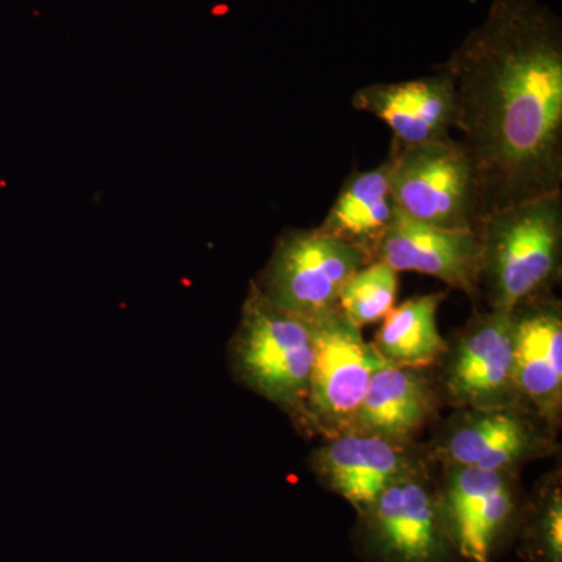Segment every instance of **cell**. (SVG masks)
Wrapping results in <instances>:
<instances>
[{
  "label": "cell",
  "instance_id": "52a82bcc",
  "mask_svg": "<svg viewBox=\"0 0 562 562\" xmlns=\"http://www.w3.org/2000/svg\"><path fill=\"white\" fill-rule=\"evenodd\" d=\"M314 358L308 395V436L336 438L355 430L373 373L383 364L372 342L339 308L310 322Z\"/></svg>",
  "mask_w": 562,
  "mask_h": 562
},
{
  "label": "cell",
  "instance_id": "5bb4252c",
  "mask_svg": "<svg viewBox=\"0 0 562 562\" xmlns=\"http://www.w3.org/2000/svg\"><path fill=\"white\" fill-rule=\"evenodd\" d=\"M351 105L383 121L397 146L450 138L457 122L453 80L441 66L419 79L368 85L355 92Z\"/></svg>",
  "mask_w": 562,
  "mask_h": 562
},
{
  "label": "cell",
  "instance_id": "277c9868",
  "mask_svg": "<svg viewBox=\"0 0 562 562\" xmlns=\"http://www.w3.org/2000/svg\"><path fill=\"white\" fill-rule=\"evenodd\" d=\"M386 165L395 209L405 216L432 227L479 232L482 188L461 140L392 144Z\"/></svg>",
  "mask_w": 562,
  "mask_h": 562
},
{
  "label": "cell",
  "instance_id": "30bf717a",
  "mask_svg": "<svg viewBox=\"0 0 562 562\" xmlns=\"http://www.w3.org/2000/svg\"><path fill=\"white\" fill-rule=\"evenodd\" d=\"M513 362L512 313H476L447 341L436 364L441 402L457 409L528 406L517 390Z\"/></svg>",
  "mask_w": 562,
  "mask_h": 562
},
{
  "label": "cell",
  "instance_id": "ba28073f",
  "mask_svg": "<svg viewBox=\"0 0 562 562\" xmlns=\"http://www.w3.org/2000/svg\"><path fill=\"white\" fill-rule=\"evenodd\" d=\"M430 462L517 473L557 452V431L528 406L457 409L424 449Z\"/></svg>",
  "mask_w": 562,
  "mask_h": 562
},
{
  "label": "cell",
  "instance_id": "ac0fdd59",
  "mask_svg": "<svg viewBox=\"0 0 562 562\" xmlns=\"http://www.w3.org/2000/svg\"><path fill=\"white\" fill-rule=\"evenodd\" d=\"M527 562H562V490L560 479H550L525 503L516 536Z\"/></svg>",
  "mask_w": 562,
  "mask_h": 562
},
{
  "label": "cell",
  "instance_id": "5b68a950",
  "mask_svg": "<svg viewBox=\"0 0 562 562\" xmlns=\"http://www.w3.org/2000/svg\"><path fill=\"white\" fill-rule=\"evenodd\" d=\"M371 261L368 251L317 228L290 231L280 236L254 283L283 312L312 322L338 308L344 283Z\"/></svg>",
  "mask_w": 562,
  "mask_h": 562
},
{
  "label": "cell",
  "instance_id": "d6986e66",
  "mask_svg": "<svg viewBox=\"0 0 562 562\" xmlns=\"http://www.w3.org/2000/svg\"><path fill=\"white\" fill-rule=\"evenodd\" d=\"M398 272L380 260L358 269L344 283L338 297L339 312L355 327L376 324L395 306Z\"/></svg>",
  "mask_w": 562,
  "mask_h": 562
},
{
  "label": "cell",
  "instance_id": "7a4b0ae2",
  "mask_svg": "<svg viewBox=\"0 0 562 562\" xmlns=\"http://www.w3.org/2000/svg\"><path fill=\"white\" fill-rule=\"evenodd\" d=\"M482 280L491 310L512 313L549 294L562 266V191L486 214L479 225Z\"/></svg>",
  "mask_w": 562,
  "mask_h": 562
},
{
  "label": "cell",
  "instance_id": "e0dca14e",
  "mask_svg": "<svg viewBox=\"0 0 562 562\" xmlns=\"http://www.w3.org/2000/svg\"><path fill=\"white\" fill-rule=\"evenodd\" d=\"M443 299L446 292L417 295L383 317L372 346L386 364L425 371L438 364L447 350L436 321Z\"/></svg>",
  "mask_w": 562,
  "mask_h": 562
},
{
  "label": "cell",
  "instance_id": "9c48e42d",
  "mask_svg": "<svg viewBox=\"0 0 562 562\" xmlns=\"http://www.w3.org/2000/svg\"><path fill=\"white\" fill-rule=\"evenodd\" d=\"M427 465L379 495L358 525L361 552L371 562H461L443 528Z\"/></svg>",
  "mask_w": 562,
  "mask_h": 562
},
{
  "label": "cell",
  "instance_id": "7c38bea8",
  "mask_svg": "<svg viewBox=\"0 0 562 562\" xmlns=\"http://www.w3.org/2000/svg\"><path fill=\"white\" fill-rule=\"evenodd\" d=\"M373 260L397 272H417L475 299L482 280V239L475 231L432 227L395 210Z\"/></svg>",
  "mask_w": 562,
  "mask_h": 562
},
{
  "label": "cell",
  "instance_id": "4fadbf2b",
  "mask_svg": "<svg viewBox=\"0 0 562 562\" xmlns=\"http://www.w3.org/2000/svg\"><path fill=\"white\" fill-rule=\"evenodd\" d=\"M514 380L520 397L554 431L562 416V305L542 294L512 312Z\"/></svg>",
  "mask_w": 562,
  "mask_h": 562
},
{
  "label": "cell",
  "instance_id": "8992f818",
  "mask_svg": "<svg viewBox=\"0 0 562 562\" xmlns=\"http://www.w3.org/2000/svg\"><path fill=\"white\" fill-rule=\"evenodd\" d=\"M517 473L442 465L435 484L447 536L461 562H494L516 539L525 503Z\"/></svg>",
  "mask_w": 562,
  "mask_h": 562
},
{
  "label": "cell",
  "instance_id": "8fae6325",
  "mask_svg": "<svg viewBox=\"0 0 562 562\" xmlns=\"http://www.w3.org/2000/svg\"><path fill=\"white\" fill-rule=\"evenodd\" d=\"M416 443L349 431L325 439L312 454V469L327 490L341 495L358 516L368 512L390 484L428 464Z\"/></svg>",
  "mask_w": 562,
  "mask_h": 562
},
{
  "label": "cell",
  "instance_id": "6da1fadb",
  "mask_svg": "<svg viewBox=\"0 0 562 562\" xmlns=\"http://www.w3.org/2000/svg\"><path fill=\"white\" fill-rule=\"evenodd\" d=\"M441 68L479 171L482 220L562 191L560 18L538 0H494Z\"/></svg>",
  "mask_w": 562,
  "mask_h": 562
},
{
  "label": "cell",
  "instance_id": "3957f363",
  "mask_svg": "<svg viewBox=\"0 0 562 562\" xmlns=\"http://www.w3.org/2000/svg\"><path fill=\"white\" fill-rule=\"evenodd\" d=\"M313 358L312 324L273 305L251 283L231 342L233 373L306 436Z\"/></svg>",
  "mask_w": 562,
  "mask_h": 562
},
{
  "label": "cell",
  "instance_id": "2e32d148",
  "mask_svg": "<svg viewBox=\"0 0 562 562\" xmlns=\"http://www.w3.org/2000/svg\"><path fill=\"white\" fill-rule=\"evenodd\" d=\"M386 161L368 171L351 173L317 231L368 251L376 246L395 216Z\"/></svg>",
  "mask_w": 562,
  "mask_h": 562
},
{
  "label": "cell",
  "instance_id": "9a60e30c",
  "mask_svg": "<svg viewBox=\"0 0 562 562\" xmlns=\"http://www.w3.org/2000/svg\"><path fill=\"white\" fill-rule=\"evenodd\" d=\"M441 405L435 380L425 369L383 364L369 383L353 431L413 443Z\"/></svg>",
  "mask_w": 562,
  "mask_h": 562
}]
</instances>
